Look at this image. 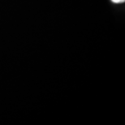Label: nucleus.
<instances>
[{
    "instance_id": "obj_1",
    "label": "nucleus",
    "mask_w": 125,
    "mask_h": 125,
    "mask_svg": "<svg viewBox=\"0 0 125 125\" xmlns=\"http://www.w3.org/2000/svg\"><path fill=\"white\" fill-rule=\"evenodd\" d=\"M111 1L112 2H114V3L119 4V3H123V2H125V0H111Z\"/></svg>"
}]
</instances>
